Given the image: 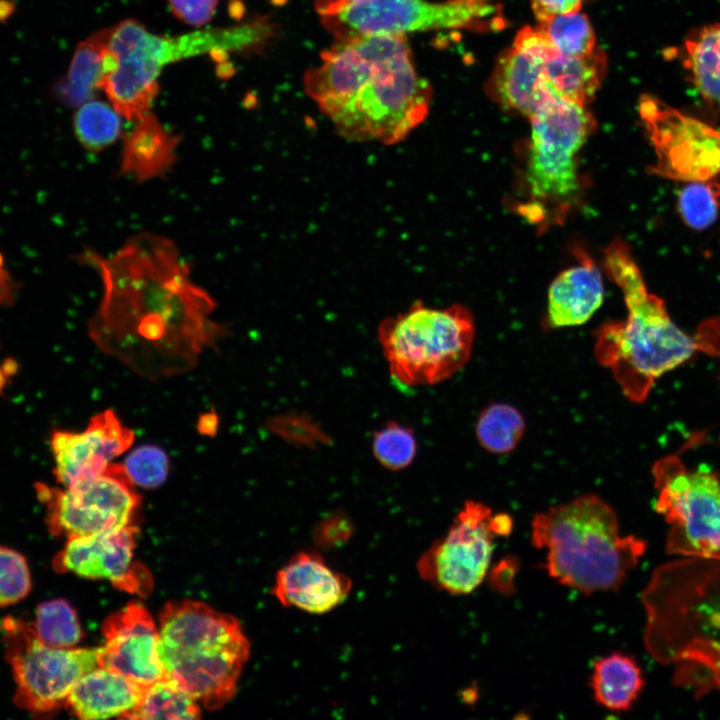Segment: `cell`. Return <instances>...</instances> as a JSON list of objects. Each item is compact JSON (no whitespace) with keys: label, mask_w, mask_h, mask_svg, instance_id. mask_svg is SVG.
Returning <instances> with one entry per match:
<instances>
[{"label":"cell","mask_w":720,"mask_h":720,"mask_svg":"<svg viewBox=\"0 0 720 720\" xmlns=\"http://www.w3.org/2000/svg\"><path fill=\"white\" fill-rule=\"evenodd\" d=\"M99 273L103 297L88 333L105 354L157 380L192 369L224 335L215 302L195 285L175 244L142 233L103 258L81 255Z\"/></svg>","instance_id":"6da1fadb"},{"label":"cell","mask_w":720,"mask_h":720,"mask_svg":"<svg viewBox=\"0 0 720 720\" xmlns=\"http://www.w3.org/2000/svg\"><path fill=\"white\" fill-rule=\"evenodd\" d=\"M644 644L696 699L720 691V558L681 557L657 567L642 592Z\"/></svg>","instance_id":"7a4b0ae2"},{"label":"cell","mask_w":720,"mask_h":720,"mask_svg":"<svg viewBox=\"0 0 720 720\" xmlns=\"http://www.w3.org/2000/svg\"><path fill=\"white\" fill-rule=\"evenodd\" d=\"M604 266L621 289L628 312L624 321L601 326L596 335L595 356L611 370L630 400L644 401L656 379L698 351H718L720 319L703 323L697 335L679 328L670 318L664 301L648 290L624 241L615 239L608 245L604 250Z\"/></svg>","instance_id":"3957f363"},{"label":"cell","mask_w":720,"mask_h":720,"mask_svg":"<svg viewBox=\"0 0 720 720\" xmlns=\"http://www.w3.org/2000/svg\"><path fill=\"white\" fill-rule=\"evenodd\" d=\"M532 543L547 551L551 577L584 594L617 589L646 551L642 539L620 534L615 511L596 495L536 514Z\"/></svg>","instance_id":"277c9868"},{"label":"cell","mask_w":720,"mask_h":720,"mask_svg":"<svg viewBox=\"0 0 720 720\" xmlns=\"http://www.w3.org/2000/svg\"><path fill=\"white\" fill-rule=\"evenodd\" d=\"M158 630V653L168 679L209 710L231 699L250 650L237 619L184 600L164 607Z\"/></svg>","instance_id":"5b68a950"},{"label":"cell","mask_w":720,"mask_h":720,"mask_svg":"<svg viewBox=\"0 0 720 720\" xmlns=\"http://www.w3.org/2000/svg\"><path fill=\"white\" fill-rule=\"evenodd\" d=\"M388 39L353 95L329 118L354 141H402L427 117L432 88L416 70L406 36Z\"/></svg>","instance_id":"8992f818"},{"label":"cell","mask_w":720,"mask_h":720,"mask_svg":"<svg viewBox=\"0 0 720 720\" xmlns=\"http://www.w3.org/2000/svg\"><path fill=\"white\" fill-rule=\"evenodd\" d=\"M474 321L460 304L439 309L415 302L381 321L377 340L391 376L407 387L434 385L469 360Z\"/></svg>","instance_id":"52a82bcc"},{"label":"cell","mask_w":720,"mask_h":720,"mask_svg":"<svg viewBox=\"0 0 720 720\" xmlns=\"http://www.w3.org/2000/svg\"><path fill=\"white\" fill-rule=\"evenodd\" d=\"M526 182L536 208L560 212L579 192L577 156L596 128L586 106L554 98L529 119Z\"/></svg>","instance_id":"ba28073f"},{"label":"cell","mask_w":720,"mask_h":720,"mask_svg":"<svg viewBox=\"0 0 720 720\" xmlns=\"http://www.w3.org/2000/svg\"><path fill=\"white\" fill-rule=\"evenodd\" d=\"M335 39L359 35H401L442 29H501L496 0H368L319 15Z\"/></svg>","instance_id":"9c48e42d"},{"label":"cell","mask_w":720,"mask_h":720,"mask_svg":"<svg viewBox=\"0 0 720 720\" xmlns=\"http://www.w3.org/2000/svg\"><path fill=\"white\" fill-rule=\"evenodd\" d=\"M656 511L670 525L666 551L680 557L720 558V477L703 466L687 470L676 456L653 467Z\"/></svg>","instance_id":"30bf717a"},{"label":"cell","mask_w":720,"mask_h":720,"mask_svg":"<svg viewBox=\"0 0 720 720\" xmlns=\"http://www.w3.org/2000/svg\"><path fill=\"white\" fill-rule=\"evenodd\" d=\"M6 657L16 683L15 703L35 715L65 705L76 682L98 667V648H55L44 644L32 625L7 618Z\"/></svg>","instance_id":"8fae6325"},{"label":"cell","mask_w":720,"mask_h":720,"mask_svg":"<svg viewBox=\"0 0 720 720\" xmlns=\"http://www.w3.org/2000/svg\"><path fill=\"white\" fill-rule=\"evenodd\" d=\"M46 506L49 531L56 536H86L132 524L140 496L123 464L111 463L100 475L71 486L36 485Z\"/></svg>","instance_id":"7c38bea8"},{"label":"cell","mask_w":720,"mask_h":720,"mask_svg":"<svg viewBox=\"0 0 720 720\" xmlns=\"http://www.w3.org/2000/svg\"><path fill=\"white\" fill-rule=\"evenodd\" d=\"M639 114L656 155L651 172L685 183L720 174V130L652 95L640 97Z\"/></svg>","instance_id":"4fadbf2b"},{"label":"cell","mask_w":720,"mask_h":720,"mask_svg":"<svg viewBox=\"0 0 720 720\" xmlns=\"http://www.w3.org/2000/svg\"><path fill=\"white\" fill-rule=\"evenodd\" d=\"M496 535L491 509L467 501L446 535L418 559L417 571L438 590L453 595L471 593L487 574Z\"/></svg>","instance_id":"5bb4252c"},{"label":"cell","mask_w":720,"mask_h":720,"mask_svg":"<svg viewBox=\"0 0 720 720\" xmlns=\"http://www.w3.org/2000/svg\"><path fill=\"white\" fill-rule=\"evenodd\" d=\"M109 46L115 68L105 76L102 90L121 116L138 121L149 113L158 94L162 67L175 60L172 38L126 19L112 27Z\"/></svg>","instance_id":"9a60e30c"},{"label":"cell","mask_w":720,"mask_h":720,"mask_svg":"<svg viewBox=\"0 0 720 720\" xmlns=\"http://www.w3.org/2000/svg\"><path fill=\"white\" fill-rule=\"evenodd\" d=\"M137 536L138 527L129 524L98 534L68 537L53 567L59 573L106 579L118 589L145 595L152 582L149 572L133 559Z\"/></svg>","instance_id":"2e32d148"},{"label":"cell","mask_w":720,"mask_h":720,"mask_svg":"<svg viewBox=\"0 0 720 720\" xmlns=\"http://www.w3.org/2000/svg\"><path fill=\"white\" fill-rule=\"evenodd\" d=\"M104 644L98 648V666L148 687L167 678L158 653L159 630L148 610L131 602L103 624Z\"/></svg>","instance_id":"e0dca14e"},{"label":"cell","mask_w":720,"mask_h":720,"mask_svg":"<svg viewBox=\"0 0 720 720\" xmlns=\"http://www.w3.org/2000/svg\"><path fill=\"white\" fill-rule=\"evenodd\" d=\"M133 441L134 433L112 410L94 415L81 432L56 430L50 438L54 475L64 487L96 477Z\"/></svg>","instance_id":"ac0fdd59"},{"label":"cell","mask_w":720,"mask_h":720,"mask_svg":"<svg viewBox=\"0 0 720 720\" xmlns=\"http://www.w3.org/2000/svg\"><path fill=\"white\" fill-rule=\"evenodd\" d=\"M351 587L350 578L332 569L320 554L301 551L278 571L272 593L285 607L323 614L339 606Z\"/></svg>","instance_id":"d6986e66"},{"label":"cell","mask_w":720,"mask_h":720,"mask_svg":"<svg viewBox=\"0 0 720 720\" xmlns=\"http://www.w3.org/2000/svg\"><path fill=\"white\" fill-rule=\"evenodd\" d=\"M543 66L512 46L497 57L485 91L503 108L530 119L556 98L545 82Z\"/></svg>","instance_id":"ffe728a7"},{"label":"cell","mask_w":720,"mask_h":720,"mask_svg":"<svg viewBox=\"0 0 720 720\" xmlns=\"http://www.w3.org/2000/svg\"><path fill=\"white\" fill-rule=\"evenodd\" d=\"M579 264L561 272L548 292L547 321L551 328L586 323L601 306L603 281L593 260L577 249Z\"/></svg>","instance_id":"44dd1931"},{"label":"cell","mask_w":720,"mask_h":720,"mask_svg":"<svg viewBox=\"0 0 720 720\" xmlns=\"http://www.w3.org/2000/svg\"><path fill=\"white\" fill-rule=\"evenodd\" d=\"M146 688L98 666L76 682L65 705L80 719L124 718L139 705Z\"/></svg>","instance_id":"7402d4cb"},{"label":"cell","mask_w":720,"mask_h":720,"mask_svg":"<svg viewBox=\"0 0 720 720\" xmlns=\"http://www.w3.org/2000/svg\"><path fill=\"white\" fill-rule=\"evenodd\" d=\"M111 31L103 28L78 44L66 76L56 85V96L64 104L80 106L102 89L105 76L115 68Z\"/></svg>","instance_id":"603a6c76"},{"label":"cell","mask_w":720,"mask_h":720,"mask_svg":"<svg viewBox=\"0 0 720 720\" xmlns=\"http://www.w3.org/2000/svg\"><path fill=\"white\" fill-rule=\"evenodd\" d=\"M179 137L171 134L152 113L137 121L127 136L120 173L146 181L163 174L175 161Z\"/></svg>","instance_id":"cb8c5ba5"},{"label":"cell","mask_w":720,"mask_h":720,"mask_svg":"<svg viewBox=\"0 0 720 720\" xmlns=\"http://www.w3.org/2000/svg\"><path fill=\"white\" fill-rule=\"evenodd\" d=\"M606 71L607 57L600 48L578 58L559 55L543 66L544 79L551 93L582 106L592 101Z\"/></svg>","instance_id":"d4e9b609"},{"label":"cell","mask_w":720,"mask_h":720,"mask_svg":"<svg viewBox=\"0 0 720 720\" xmlns=\"http://www.w3.org/2000/svg\"><path fill=\"white\" fill-rule=\"evenodd\" d=\"M591 687L597 703L611 711H627L644 687L643 673L633 658L613 653L594 663Z\"/></svg>","instance_id":"484cf974"},{"label":"cell","mask_w":720,"mask_h":720,"mask_svg":"<svg viewBox=\"0 0 720 720\" xmlns=\"http://www.w3.org/2000/svg\"><path fill=\"white\" fill-rule=\"evenodd\" d=\"M684 64L698 92L720 108V24L689 35L684 44Z\"/></svg>","instance_id":"4316f807"},{"label":"cell","mask_w":720,"mask_h":720,"mask_svg":"<svg viewBox=\"0 0 720 720\" xmlns=\"http://www.w3.org/2000/svg\"><path fill=\"white\" fill-rule=\"evenodd\" d=\"M198 702L168 678L148 686L139 705L124 718L128 719H197Z\"/></svg>","instance_id":"83f0119b"},{"label":"cell","mask_w":720,"mask_h":720,"mask_svg":"<svg viewBox=\"0 0 720 720\" xmlns=\"http://www.w3.org/2000/svg\"><path fill=\"white\" fill-rule=\"evenodd\" d=\"M525 431L518 409L507 403H492L480 413L475 433L480 445L493 454H506L516 448Z\"/></svg>","instance_id":"f1b7e54d"},{"label":"cell","mask_w":720,"mask_h":720,"mask_svg":"<svg viewBox=\"0 0 720 720\" xmlns=\"http://www.w3.org/2000/svg\"><path fill=\"white\" fill-rule=\"evenodd\" d=\"M120 114L112 105L90 99L81 104L73 118L75 134L89 151L98 152L114 143L120 135Z\"/></svg>","instance_id":"f546056e"},{"label":"cell","mask_w":720,"mask_h":720,"mask_svg":"<svg viewBox=\"0 0 720 720\" xmlns=\"http://www.w3.org/2000/svg\"><path fill=\"white\" fill-rule=\"evenodd\" d=\"M32 628L44 644L55 648H72L83 637L76 610L64 599L40 603Z\"/></svg>","instance_id":"4dcf8cb0"},{"label":"cell","mask_w":720,"mask_h":720,"mask_svg":"<svg viewBox=\"0 0 720 720\" xmlns=\"http://www.w3.org/2000/svg\"><path fill=\"white\" fill-rule=\"evenodd\" d=\"M539 26L562 56L583 57L595 49L593 27L580 10L553 15L539 22Z\"/></svg>","instance_id":"1f68e13d"},{"label":"cell","mask_w":720,"mask_h":720,"mask_svg":"<svg viewBox=\"0 0 720 720\" xmlns=\"http://www.w3.org/2000/svg\"><path fill=\"white\" fill-rule=\"evenodd\" d=\"M682 220L695 230H704L720 217V183L714 178L689 182L678 195Z\"/></svg>","instance_id":"d6a6232c"},{"label":"cell","mask_w":720,"mask_h":720,"mask_svg":"<svg viewBox=\"0 0 720 720\" xmlns=\"http://www.w3.org/2000/svg\"><path fill=\"white\" fill-rule=\"evenodd\" d=\"M417 451L414 432L407 426L390 421L372 438V452L379 464L392 471L409 466Z\"/></svg>","instance_id":"836d02e7"},{"label":"cell","mask_w":720,"mask_h":720,"mask_svg":"<svg viewBox=\"0 0 720 720\" xmlns=\"http://www.w3.org/2000/svg\"><path fill=\"white\" fill-rule=\"evenodd\" d=\"M31 585L26 558L12 548L0 546V607L23 600L29 594Z\"/></svg>","instance_id":"e575fe53"},{"label":"cell","mask_w":720,"mask_h":720,"mask_svg":"<svg viewBox=\"0 0 720 720\" xmlns=\"http://www.w3.org/2000/svg\"><path fill=\"white\" fill-rule=\"evenodd\" d=\"M123 466L134 484L147 489L162 485L169 471L167 454L153 445L140 446L130 452Z\"/></svg>","instance_id":"d590c367"},{"label":"cell","mask_w":720,"mask_h":720,"mask_svg":"<svg viewBox=\"0 0 720 720\" xmlns=\"http://www.w3.org/2000/svg\"><path fill=\"white\" fill-rule=\"evenodd\" d=\"M267 426L273 433L294 444L312 446L328 440V436L319 426L300 414L273 417Z\"/></svg>","instance_id":"8d00e7d4"},{"label":"cell","mask_w":720,"mask_h":720,"mask_svg":"<svg viewBox=\"0 0 720 720\" xmlns=\"http://www.w3.org/2000/svg\"><path fill=\"white\" fill-rule=\"evenodd\" d=\"M513 47L523 55L542 65H545L560 55L555 45L540 26H525L520 29L514 38Z\"/></svg>","instance_id":"74e56055"},{"label":"cell","mask_w":720,"mask_h":720,"mask_svg":"<svg viewBox=\"0 0 720 720\" xmlns=\"http://www.w3.org/2000/svg\"><path fill=\"white\" fill-rule=\"evenodd\" d=\"M353 526L343 513H333L320 521L315 527V542L324 548H332L344 544L352 535Z\"/></svg>","instance_id":"f35d334b"},{"label":"cell","mask_w":720,"mask_h":720,"mask_svg":"<svg viewBox=\"0 0 720 720\" xmlns=\"http://www.w3.org/2000/svg\"><path fill=\"white\" fill-rule=\"evenodd\" d=\"M173 15L180 21L202 26L212 20L218 0H168Z\"/></svg>","instance_id":"ab89813d"},{"label":"cell","mask_w":720,"mask_h":720,"mask_svg":"<svg viewBox=\"0 0 720 720\" xmlns=\"http://www.w3.org/2000/svg\"><path fill=\"white\" fill-rule=\"evenodd\" d=\"M582 3L583 0H530L538 23L556 14L578 11Z\"/></svg>","instance_id":"60d3db41"},{"label":"cell","mask_w":720,"mask_h":720,"mask_svg":"<svg viewBox=\"0 0 720 720\" xmlns=\"http://www.w3.org/2000/svg\"><path fill=\"white\" fill-rule=\"evenodd\" d=\"M368 0H315V8L319 15L339 7L356 5Z\"/></svg>","instance_id":"b9f144b4"},{"label":"cell","mask_w":720,"mask_h":720,"mask_svg":"<svg viewBox=\"0 0 720 720\" xmlns=\"http://www.w3.org/2000/svg\"><path fill=\"white\" fill-rule=\"evenodd\" d=\"M14 3L11 0H0V21H5L14 11Z\"/></svg>","instance_id":"7bdbcfd3"}]
</instances>
